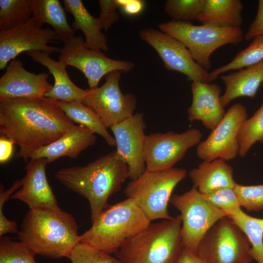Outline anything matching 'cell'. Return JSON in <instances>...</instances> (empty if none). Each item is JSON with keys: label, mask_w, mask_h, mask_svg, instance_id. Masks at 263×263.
Wrapping results in <instances>:
<instances>
[{"label": "cell", "mask_w": 263, "mask_h": 263, "mask_svg": "<svg viewBox=\"0 0 263 263\" xmlns=\"http://www.w3.org/2000/svg\"><path fill=\"white\" fill-rule=\"evenodd\" d=\"M75 124L56 101L41 97L0 101V132L19 146L28 161L36 150L56 141Z\"/></svg>", "instance_id": "6da1fadb"}, {"label": "cell", "mask_w": 263, "mask_h": 263, "mask_svg": "<svg viewBox=\"0 0 263 263\" xmlns=\"http://www.w3.org/2000/svg\"><path fill=\"white\" fill-rule=\"evenodd\" d=\"M55 176L66 188L87 200L92 222L109 206V198L129 178L128 166L116 150L85 165L61 169Z\"/></svg>", "instance_id": "7a4b0ae2"}, {"label": "cell", "mask_w": 263, "mask_h": 263, "mask_svg": "<svg viewBox=\"0 0 263 263\" xmlns=\"http://www.w3.org/2000/svg\"><path fill=\"white\" fill-rule=\"evenodd\" d=\"M18 235L36 254L53 259L68 258L80 241L74 217L60 207L29 209Z\"/></svg>", "instance_id": "3957f363"}, {"label": "cell", "mask_w": 263, "mask_h": 263, "mask_svg": "<svg viewBox=\"0 0 263 263\" xmlns=\"http://www.w3.org/2000/svg\"><path fill=\"white\" fill-rule=\"evenodd\" d=\"M180 214L150 222L127 239L115 254L120 263H177L183 249Z\"/></svg>", "instance_id": "277c9868"}, {"label": "cell", "mask_w": 263, "mask_h": 263, "mask_svg": "<svg viewBox=\"0 0 263 263\" xmlns=\"http://www.w3.org/2000/svg\"><path fill=\"white\" fill-rule=\"evenodd\" d=\"M150 222L132 199L109 206L80 235L79 242L109 254H116L125 241L142 231Z\"/></svg>", "instance_id": "5b68a950"}, {"label": "cell", "mask_w": 263, "mask_h": 263, "mask_svg": "<svg viewBox=\"0 0 263 263\" xmlns=\"http://www.w3.org/2000/svg\"><path fill=\"white\" fill-rule=\"evenodd\" d=\"M187 175L183 168L151 171L147 169L136 179L131 180L124 189L127 198L132 200L151 222L168 220L171 217L168 211V203L176 186Z\"/></svg>", "instance_id": "8992f818"}, {"label": "cell", "mask_w": 263, "mask_h": 263, "mask_svg": "<svg viewBox=\"0 0 263 263\" xmlns=\"http://www.w3.org/2000/svg\"><path fill=\"white\" fill-rule=\"evenodd\" d=\"M158 27L183 43L195 61L207 71L211 67V55L216 50L227 44L237 45L244 38L241 28L196 25L173 20L162 23Z\"/></svg>", "instance_id": "52a82bcc"}, {"label": "cell", "mask_w": 263, "mask_h": 263, "mask_svg": "<svg viewBox=\"0 0 263 263\" xmlns=\"http://www.w3.org/2000/svg\"><path fill=\"white\" fill-rule=\"evenodd\" d=\"M169 202L180 213L183 249L196 254L207 231L220 219L227 216L194 187L183 194H173Z\"/></svg>", "instance_id": "ba28073f"}, {"label": "cell", "mask_w": 263, "mask_h": 263, "mask_svg": "<svg viewBox=\"0 0 263 263\" xmlns=\"http://www.w3.org/2000/svg\"><path fill=\"white\" fill-rule=\"evenodd\" d=\"M197 254L208 263H250L251 245L229 217L218 221L200 241Z\"/></svg>", "instance_id": "9c48e42d"}, {"label": "cell", "mask_w": 263, "mask_h": 263, "mask_svg": "<svg viewBox=\"0 0 263 263\" xmlns=\"http://www.w3.org/2000/svg\"><path fill=\"white\" fill-rule=\"evenodd\" d=\"M58 60L80 71L87 80L89 89L98 87L101 78L111 72L128 73L135 66L132 61L112 59L100 50L88 48L80 36H74L64 43Z\"/></svg>", "instance_id": "30bf717a"}, {"label": "cell", "mask_w": 263, "mask_h": 263, "mask_svg": "<svg viewBox=\"0 0 263 263\" xmlns=\"http://www.w3.org/2000/svg\"><path fill=\"white\" fill-rule=\"evenodd\" d=\"M122 72L115 71L105 76L100 87L87 89L82 102L91 108L107 128L118 124L133 115L137 99L131 93L123 94L119 82Z\"/></svg>", "instance_id": "8fae6325"}, {"label": "cell", "mask_w": 263, "mask_h": 263, "mask_svg": "<svg viewBox=\"0 0 263 263\" xmlns=\"http://www.w3.org/2000/svg\"><path fill=\"white\" fill-rule=\"evenodd\" d=\"M202 137L201 132L196 128L180 133L170 131L146 135L144 147L146 169L159 171L173 168L188 149L201 142Z\"/></svg>", "instance_id": "7c38bea8"}, {"label": "cell", "mask_w": 263, "mask_h": 263, "mask_svg": "<svg viewBox=\"0 0 263 263\" xmlns=\"http://www.w3.org/2000/svg\"><path fill=\"white\" fill-rule=\"evenodd\" d=\"M39 21L32 17L27 22L14 28L0 31V70L24 52L38 51L51 54L61 48L48 45L57 40L54 30L42 28Z\"/></svg>", "instance_id": "4fadbf2b"}, {"label": "cell", "mask_w": 263, "mask_h": 263, "mask_svg": "<svg viewBox=\"0 0 263 263\" xmlns=\"http://www.w3.org/2000/svg\"><path fill=\"white\" fill-rule=\"evenodd\" d=\"M140 38L151 46L165 68L184 74L188 80L208 83V73L193 59L188 49L178 39L153 28L139 31Z\"/></svg>", "instance_id": "5bb4252c"}, {"label": "cell", "mask_w": 263, "mask_h": 263, "mask_svg": "<svg viewBox=\"0 0 263 263\" xmlns=\"http://www.w3.org/2000/svg\"><path fill=\"white\" fill-rule=\"evenodd\" d=\"M247 117L244 105L236 103L230 106L221 122L197 145V156L207 161L222 159L227 161L234 159L239 151L238 132Z\"/></svg>", "instance_id": "9a60e30c"}, {"label": "cell", "mask_w": 263, "mask_h": 263, "mask_svg": "<svg viewBox=\"0 0 263 263\" xmlns=\"http://www.w3.org/2000/svg\"><path fill=\"white\" fill-rule=\"evenodd\" d=\"M145 129L142 113H136L110 128L115 141V150L128 166L131 180L138 178L146 169Z\"/></svg>", "instance_id": "2e32d148"}, {"label": "cell", "mask_w": 263, "mask_h": 263, "mask_svg": "<svg viewBox=\"0 0 263 263\" xmlns=\"http://www.w3.org/2000/svg\"><path fill=\"white\" fill-rule=\"evenodd\" d=\"M50 73L38 74L27 71L22 62L13 59L0 78V101L9 99L44 96L53 86L47 79Z\"/></svg>", "instance_id": "e0dca14e"}, {"label": "cell", "mask_w": 263, "mask_h": 263, "mask_svg": "<svg viewBox=\"0 0 263 263\" xmlns=\"http://www.w3.org/2000/svg\"><path fill=\"white\" fill-rule=\"evenodd\" d=\"M47 164L45 158L30 159L25 167V174L21 179V187L10 198L25 203L30 209L59 208L47 179Z\"/></svg>", "instance_id": "ac0fdd59"}, {"label": "cell", "mask_w": 263, "mask_h": 263, "mask_svg": "<svg viewBox=\"0 0 263 263\" xmlns=\"http://www.w3.org/2000/svg\"><path fill=\"white\" fill-rule=\"evenodd\" d=\"M191 90L192 100L188 109V120L200 121L206 128L212 130L226 113L221 101L220 87L216 83L193 81Z\"/></svg>", "instance_id": "d6986e66"}, {"label": "cell", "mask_w": 263, "mask_h": 263, "mask_svg": "<svg viewBox=\"0 0 263 263\" xmlns=\"http://www.w3.org/2000/svg\"><path fill=\"white\" fill-rule=\"evenodd\" d=\"M94 134L82 125H74L56 141L34 151L30 159L45 158L50 163L63 156L76 159L95 143Z\"/></svg>", "instance_id": "ffe728a7"}, {"label": "cell", "mask_w": 263, "mask_h": 263, "mask_svg": "<svg viewBox=\"0 0 263 263\" xmlns=\"http://www.w3.org/2000/svg\"><path fill=\"white\" fill-rule=\"evenodd\" d=\"M26 54L33 61L45 66L54 78L51 90L44 97L56 101H82L87 90L78 87L72 81L66 71L67 66L63 62L53 59L48 53L31 51Z\"/></svg>", "instance_id": "44dd1931"}, {"label": "cell", "mask_w": 263, "mask_h": 263, "mask_svg": "<svg viewBox=\"0 0 263 263\" xmlns=\"http://www.w3.org/2000/svg\"><path fill=\"white\" fill-rule=\"evenodd\" d=\"M196 188L202 194H208L220 189L234 188L236 183L233 177V169L222 159L203 160L188 173Z\"/></svg>", "instance_id": "7402d4cb"}, {"label": "cell", "mask_w": 263, "mask_h": 263, "mask_svg": "<svg viewBox=\"0 0 263 263\" xmlns=\"http://www.w3.org/2000/svg\"><path fill=\"white\" fill-rule=\"evenodd\" d=\"M225 90L221 96L225 108L232 100L241 97H254L263 82V60L239 71L222 75Z\"/></svg>", "instance_id": "603a6c76"}, {"label": "cell", "mask_w": 263, "mask_h": 263, "mask_svg": "<svg viewBox=\"0 0 263 263\" xmlns=\"http://www.w3.org/2000/svg\"><path fill=\"white\" fill-rule=\"evenodd\" d=\"M63 1L65 10L74 18L72 28L83 33L86 46L91 49L108 51V39L101 31L97 18L89 13L82 0H63Z\"/></svg>", "instance_id": "cb8c5ba5"}, {"label": "cell", "mask_w": 263, "mask_h": 263, "mask_svg": "<svg viewBox=\"0 0 263 263\" xmlns=\"http://www.w3.org/2000/svg\"><path fill=\"white\" fill-rule=\"evenodd\" d=\"M242 10L240 0H206L197 20L202 24L214 27L241 28Z\"/></svg>", "instance_id": "d4e9b609"}, {"label": "cell", "mask_w": 263, "mask_h": 263, "mask_svg": "<svg viewBox=\"0 0 263 263\" xmlns=\"http://www.w3.org/2000/svg\"><path fill=\"white\" fill-rule=\"evenodd\" d=\"M32 17L43 24L47 23L54 29L56 38L63 43L75 34L67 21L65 9L58 0H33Z\"/></svg>", "instance_id": "484cf974"}, {"label": "cell", "mask_w": 263, "mask_h": 263, "mask_svg": "<svg viewBox=\"0 0 263 263\" xmlns=\"http://www.w3.org/2000/svg\"><path fill=\"white\" fill-rule=\"evenodd\" d=\"M57 102L72 121L86 127L94 133L100 135L110 146H115L114 137L109 133L99 116L91 108L79 101H57Z\"/></svg>", "instance_id": "4316f807"}, {"label": "cell", "mask_w": 263, "mask_h": 263, "mask_svg": "<svg viewBox=\"0 0 263 263\" xmlns=\"http://www.w3.org/2000/svg\"><path fill=\"white\" fill-rule=\"evenodd\" d=\"M243 231L251 245V255L257 263H263V218L251 216L241 210L227 216Z\"/></svg>", "instance_id": "83f0119b"}, {"label": "cell", "mask_w": 263, "mask_h": 263, "mask_svg": "<svg viewBox=\"0 0 263 263\" xmlns=\"http://www.w3.org/2000/svg\"><path fill=\"white\" fill-rule=\"evenodd\" d=\"M263 60V36L254 38L249 45L237 54L229 63L208 73V83L215 80L222 74L240 70Z\"/></svg>", "instance_id": "f1b7e54d"}, {"label": "cell", "mask_w": 263, "mask_h": 263, "mask_svg": "<svg viewBox=\"0 0 263 263\" xmlns=\"http://www.w3.org/2000/svg\"><path fill=\"white\" fill-rule=\"evenodd\" d=\"M33 13V0H0V31L27 22Z\"/></svg>", "instance_id": "f546056e"}, {"label": "cell", "mask_w": 263, "mask_h": 263, "mask_svg": "<svg viewBox=\"0 0 263 263\" xmlns=\"http://www.w3.org/2000/svg\"><path fill=\"white\" fill-rule=\"evenodd\" d=\"M237 139L241 157L245 156L255 143L263 142V103L252 116L243 122Z\"/></svg>", "instance_id": "4dcf8cb0"}, {"label": "cell", "mask_w": 263, "mask_h": 263, "mask_svg": "<svg viewBox=\"0 0 263 263\" xmlns=\"http://www.w3.org/2000/svg\"><path fill=\"white\" fill-rule=\"evenodd\" d=\"M36 253L23 242L0 238V263H37Z\"/></svg>", "instance_id": "1f68e13d"}, {"label": "cell", "mask_w": 263, "mask_h": 263, "mask_svg": "<svg viewBox=\"0 0 263 263\" xmlns=\"http://www.w3.org/2000/svg\"><path fill=\"white\" fill-rule=\"evenodd\" d=\"M206 0H168L164 4L166 13L173 20L190 22L197 19Z\"/></svg>", "instance_id": "d6a6232c"}, {"label": "cell", "mask_w": 263, "mask_h": 263, "mask_svg": "<svg viewBox=\"0 0 263 263\" xmlns=\"http://www.w3.org/2000/svg\"><path fill=\"white\" fill-rule=\"evenodd\" d=\"M68 258L72 263H120L116 257L81 242L76 244Z\"/></svg>", "instance_id": "836d02e7"}, {"label": "cell", "mask_w": 263, "mask_h": 263, "mask_svg": "<svg viewBox=\"0 0 263 263\" xmlns=\"http://www.w3.org/2000/svg\"><path fill=\"white\" fill-rule=\"evenodd\" d=\"M203 195L207 201L224 211L227 216L242 210L240 200L233 188H223L210 194Z\"/></svg>", "instance_id": "e575fe53"}, {"label": "cell", "mask_w": 263, "mask_h": 263, "mask_svg": "<svg viewBox=\"0 0 263 263\" xmlns=\"http://www.w3.org/2000/svg\"><path fill=\"white\" fill-rule=\"evenodd\" d=\"M234 189L242 207L248 211L263 210V184L244 186L236 183Z\"/></svg>", "instance_id": "d590c367"}, {"label": "cell", "mask_w": 263, "mask_h": 263, "mask_svg": "<svg viewBox=\"0 0 263 263\" xmlns=\"http://www.w3.org/2000/svg\"><path fill=\"white\" fill-rule=\"evenodd\" d=\"M21 186V180H16L12 186L6 190L2 184L0 187V237L7 233L18 234L19 230L15 221H11L7 219L3 211L5 202L10 198L11 195Z\"/></svg>", "instance_id": "8d00e7d4"}, {"label": "cell", "mask_w": 263, "mask_h": 263, "mask_svg": "<svg viewBox=\"0 0 263 263\" xmlns=\"http://www.w3.org/2000/svg\"><path fill=\"white\" fill-rule=\"evenodd\" d=\"M98 5L100 10L97 18L99 25L102 30L107 31L119 19L116 12L118 7L116 0H99Z\"/></svg>", "instance_id": "74e56055"}, {"label": "cell", "mask_w": 263, "mask_h": 263, "mask_svg": "<svg viewBox=\"0 0 263 263\" xmlns=\"http://www.w3.org/2000/svg\"><path fill=\"white\" fill-rule=\"evenodd\" d=\"M260 36H263V0L258 1L256 16L244 35V39L246 41H249Z\"/></svg>", "instance_id": "f35d334b"}, {"label": "cell", "mask_w": 263, "mask_h": 263, "mask_svg": "<svg viewBox=\"0 0 263 263\" xmlns=\"http://www.w3.org/2000/svg\"><path fill=\"white\" fill-rule=\"evenodd\" d=\"M118 7L123 12L129 16H135L141 13L145 6L141 0H116Z\"/></svg>", "instance_id": "ab89813d"}, {"label": "cell", "mask_w": 263, "mask_h": 263, "mask_svg": "<svg viewBox=\"0 0 263 263\" xmlns=\"http://www.w3.org/2000/svg\"><path fill=\"white\" fill-rule=\"evenodd\" d=\"M14 142L6 137H0V162L4 163L10 158L13 151Z\"/></svg>", "instance_id": "60d3db41"}, {"label": "cell", "mask_w": 263, "mask_h": 263, "mask_svg": "<svg viewBox=\"0 0 263 263\" xmlns=\"http://www.w3.org/2000/svg\"><path fill=\"white\" fill-rule=\"evenodd\" d=\"M177 263H208L197 254L183 249Z\"/></svg>", "instance_id": "b9f144b4"}, {"label": "cell", "mask_w": 263, "mask_h": 263, "mask_svg": "<svg viewBox=\"0 0 263 263\" xmlns=\"http://www.w3.org/2000/svg\"><path fill=\"white\" fill-rule=\"evenodd\" d=\"M262 85H263V83H262Z\"/></svg>", "instance_id": "7bdbcfd3"}, {"label": "cell", "mask_w": 263, "mask_h": 263, "mask_svg": "<svg viewBox=\"0 0 263 263\" xmlns=\"http://www.w3.org/2000/svg\"><path fill=\"white\" fill-rule=\"evenodd\" d=\"M252 263L251 262V263Z\"/></svg>", "instance_id": "ee69618b"}]
</instances>
